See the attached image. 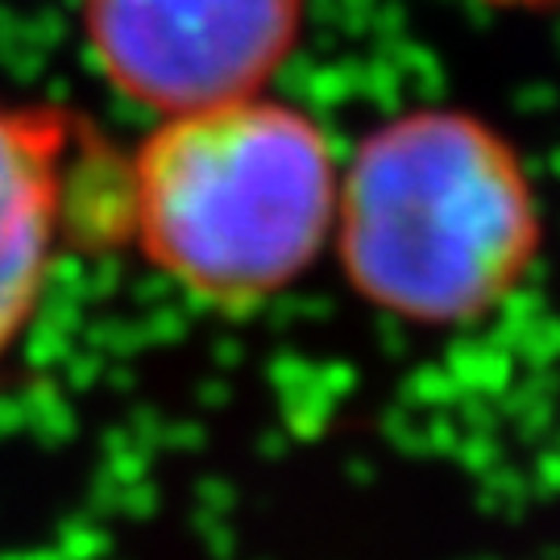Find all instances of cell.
Listing matches in <instances>:
<instances>
[{
    "instance_id": "6da1fadb",
    "label": "cell",
    "mask_w": 560,
    "mask_h": 560,
    "mask_svg": "<svg viewBox=\"0 0 560 560\" xmlns=\"http://www.w3.org/2000/svg\"><path fill=\"white\" fill-rule=\"evenodd\" d=\"M340 159L270 92L159 117L120 154L117 241L212 312H258L332 249Z\"/></svg>"
},
{
    "instance_id": "7a4b0ae2",
    "label": "cell",
    "mask_w": 560,
    "mask_h": 560,
    "mask_svg": "<svg viewBox=\"0 0 560 560\" xmlns=\"http://www.w3.org/2000/svg\"><path fill=\"white\" fill-rule=\"evenodd\" d=\"M540 249L536 179L481 113L407 108L340 162L332 254L353 295L382 316L474 324L520 291Z\"/></svg>"
},
{
    "instance_id": "3957f363",
    "label": "cell",
    "mask_w": 560,
    "mask_h": 560,
    "mask_svg": "<svg viewBox=\"0 0 560 560\" xmlns=\"http://www.w3.org/2000/svg\"><path fill=\"white\" fill-rule=\"evenodd\" d=\"M303 21L307 0H80L88 59L154 120L270 92Z\"/></svg>"
},
{
    "instance_id": "277c9868",
    "label": "cell",
    "mask_w": 560,
    "mask_h": 560,
    "mask_svg": "<svg viewBox=\"0 0 560 560\" xmlns=\"http://www.w3.org/2000/svg\"><path fill=\"white\" fill-rule=\"evenodd\" d=\"M101 129L59 101L0 96V361L18 349L59 258L92 237L117 241V166Z\"/></svg>"
},
{
    "instance_id": "5b68a950",
    "label": "cell",
    "mask_w": 560,
    "mask_h": 560,
    "mask_svg": "<svg viewBox=\"0 0 560 560\" xmlns=\"http://www.w3.org/2000/svg\"><path fill=\"white\" fill-rule=\"evenodd\" d=\"M499 9H523V13H560V0H486Z\"/></svg>"
}]
</instances>
